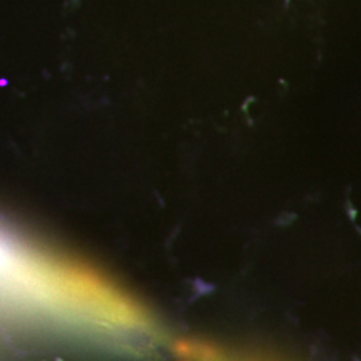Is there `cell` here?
<instances>
[{"label":"cell","instance_id":"obj_1","mask_svg":"<svg viewBox=\"0 0 361 361\" xmlns=\"http://www.w3.org/2000/svg\"><path fill=\"white\" fill-rule=\"evenodd\" d=\"M173 350L180 359L189 361H231L226 350L217 344L200 338H180Z\"/></svg>","mask_w":361,"mask_h":361}]
</instances>
